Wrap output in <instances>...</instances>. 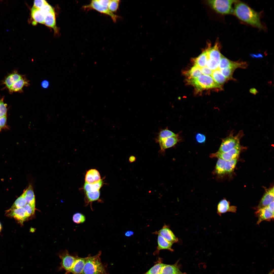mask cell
I'll return each mask as SVG.
<instances>
[{
	"mask_svg": "<svg viewBox=\"0 0 274 274\" xmlns=\"http://www.w3.org/2000/svg\"><path fill=\"white\" fill-rule=\"evenodd\" d=\"M237 161V158L226 161L225 165L226 173H230L233 171Z\"/></svg>",
	"mask_w": 274,
	"mask_h": 274,
	"instance_id": "32",
	"label": "cell"
},
{
	"mask_svg": "<svg viewBox=\"0 0 274 274\" xmlns=\"http://www.w3.org/2000/svg\"><path fill=\"white\" fill-rule=\"evenodd\" d=\"M44 24L55 30L57 29L55 14L54 10L45 14Z\"/></svg>",
	"mask_w": 274,
	"mask_h": 274,
	"instance_id": "25",
	"label": "cell"
},
{
	"mask_svg": "<svg viewBox=\"0 0 274 274\" xmlns=\"http://www.w3.org/2000/svg\"><path fill=\"white\" fill-rule=\"evenodd\" d=\"M29 217L34 214L35 212V207L27 204L24 207Z\"/></svg>",
	"mask_w": 274,
	"mask_h": 274,
	"instance_id": "39",
	"label": "cell"
},
{
	"mask_svg": "<svg viewBox=\"0 0 274 274\" xmlns=\"http://www.w3.org/2000/svg\"><path fill=\"white\" fill-rule=\"evenodd\" d=\"M102 181L101 179L99 182L93 184L88 183L85 182L83 187L85 192H95L99 191L103 185Z\"/></svg>",
	"mask_w": 274,
	"mask_h": 274,
	"instance_id": "27",
	"label": "cell"
},
{
	"mask_svg": "<svg viewBox=\"0 0 274 274\" xmlns=\"http://www.w3.org/2000/svg\"><path fill=\"white\" fill-rule=\"evenodd\" d=\"M6 213L7 215L14 218L21 224L29 217L24 207L10 208L6 211Z\"/></svg>",
	"mask_w": 274,
	"mask_h": 274,
	"instance_id": "8",
	"label": "cell"
},
{
	"mask_svg": "<svg viewBox=\"0 0 274 274\" xmlns=\"http://www.w3.org/2000/svg\"><path fill=\"white\" fill-rule=\"evenodd\" d=\"M85 179V182L91 184L98 183L101 179L99 172L94 169H91L87 171Z\"/></svg>",
	"mask_w": 274,
	"mask_h": 274,
	"instance_id": "14",
	"label": "cell"
},
{
	"mask_svg": "<svg viewBox=\"0 0 274 274\" xmlns=\"http://www.w3.org/2000/svg\"><path fill=\"white\" fill-rule=\"evenodd\" d=\"M207 47L199 56L194 59L195 65L199 68L205 66L209 59L208 45Z\"/></svg>",
	"mask_w": 274,
	"mask_h": 274,
	"instance_id": "20",
	"label": "cell"
},
{
	"mask_svg": "<svg viewBox=\"0 0 274 274\" xmlns=\"http://www.w3.org/2000/svg\"><path fill=\"white\" fill-rule=\"evenodd\" d=\"M223 75L228 80H234L233 75L235 69L231 67H227L219 69Z\"/></svg>",
	"mask_w": 274,
	"mask_h": 274,
	"instance_id": "34",
	"label": "cell"
},
{
	"mask_svg": "<svg viewBox=\"0 0 274 274\" xmlns=\"http://www.w3.org/2000/svg\"><path fill=\"white\" fill-rule=\"evenodd\" d=\"M226 161L220 158H219L216 164L215 171L217 174L219 175L225 174V165Z\"/></svg>",
	"mask_w": 274,
	"mask_h": 274,
	"instance_id": "30",
	"label": "cell"
},
{
	"mask_svg": "<svg viewBox=\"0 0 274 274\" xmlns=\"http://www.w3.org/2000/svg\"><path fill=\"white\" fill-rule=\"evenodd\" d=\"M160 274H186L180 270L177 262L174 264H164Z\"/></svg>",
	"mask_w": 274,
	"mask_h": 274,
	"instance_id": "18",
	"label": "cell"
},
{
	"mask_svg": "<svg viewBox=\"0 0 274 274\" xmlns=\"http://www.w3.org/2000/svg\"><path fill=\"white\" fill-rule=\"evenodd\" d=\"M136 160V157L133 156H130L129 158V161L131 163L134 162Z\"/></svg>",
	"mask_w": 274,
	"mask_h": 274,
	"instance_id": "48",
	"label": "cell"
},
{
	"mask_svg": "<svg viewBox=\"0 0 274 274\" xmlns=\"http://www.w3.org/2000/svg\"><path fill=\"white\" fill-rule=\"evenodd\" d=\"M72 219L73 222L77 224L83 223L86 219L85 215L80 213H77L74 214Z\"/></svg>",
	"mask_w": 274,
	"mask_h": 274,
	"instance_id": "35",
	"label": "cell"
},
{
	"mask_svg": "<svg viewBox=\"0 0 274 274\" xmlns=\"http://www.w3.org/2000/svg\"><path fill=\"white\" fill-rule=\"evenodd\" d=\"M27 204L26 201L22 194L17 199L11 208L14 209L24 207Z\"/></svg>",
	"mask_w": 274,
	"mask_h": 274,
	"instance_id": "33",
	"label": "cell"
},
{
	"mask_svg": "<svg viewBox=\"0 0 274 274\" xmlns=\"http://www.w3.org/2000/svg\"><path fill=\"white\" fill-rule=\"evenodd\" d=\"M31 16L35 22L44 24L45 15L41 9L33 6L31 10Z\"/></svg>",
	"mask_w": 274,
	"mask_h": 274,
	"instance_id": "22",
	"label": "cell"
},
{
	"mask_svg": "<svg viewBox=\"0 0 274 274\" xmlns=\"http://www.w3.org/2000/svg\"><path fill=\"white\" fill-rule=\"evenodd\" d=\"M238 1L232 0H209L207 3L213 10L223 14H233V9L232 4Z\"/></svg>",
	"mask_w": 274,
	"mask_h": 274,
	"instance_id": "5",
	"label": "cell"
},
{
	"mask_svg": "<svg viewBox=\"0 0 274 274\" xmlns=\"http://www.w3.org/2000/svg\"><path fill=\"white\" fill-rule=\"evenodd\" d=\"M120 3L119 0H110L108 5L110 11L113 13L116 12L118 8Z\"/></svg>",
	"mask_w": 274,
	"mask_h": 274,
	"instance_id": "36",
	"label": "cell"
},
{
	"mask_svg": "<svg viewBox=\"0 0 274 274\" xmlns=\"http://www.w3.org/2000/svg\"><path fill=\"white\" fill-rule=\"evenodd\" d=\"M109 1L108 0H93L89 4L83 6L82 8L84 10H94L108 16L115 23L119 16L109 10L108 5Z\"/></svg>",
	"mask_w": 274,
	"mask_h": 274,
	"instance_id": "3",
	"label": "cell"
},
{
	"mask_svg": "<svg viewBox=\"0 0 274 274\" xmlns=\"http://www.w3.org/2000/svg\"><path fill=\"white\" fill-rule=\"evenodd\" d=\"M211 76L214 81L221 87L228 80L223 75L219 69L214 71Z\"/></svg>",
	"mask_w": 274,
	"mask_h": 274,
	"instance_id": "26",
	"label": "cell"
},
{
	"mask_svg": "<svg viewBox=\"0 0 274 274\" xmlns=\"http://www.w3.org/2000/svg\"><path fill=\"white\" fill-rule=\"evenodd\" d=\"M40 9L45 15L54 10L52 7L47 3Z\"/></svg>",
	"mask_w": 274,
	"mask_h": 274,
	"instance_id": "41",
	"label": "cell"
},
{
	"mask_svg": "<svg viewBox=\"0 0 274 274\" xmlns=\"http://www.w3.org/2000/svg\"><path fill=\"white\" fill-rule=\"evenodd\" d=\"M241 150L240 145L226 152L222 153L216 152L211 155V158L216 157L227 161L232 159L237 158Z\"/></svg>",
	"mask_w": 274,
	"mask_h": 274,
	"instance_id": "9",
	"label": "cell"
},
{
	"mask_svg": "<svg viewBox=\"0 0 274 274\" xmlns=\"http://www.w3.org/2000/svg\"><path fill=\"white\" fill-rule=\"evenodd\" d=\"M61 260V268L65 270V274H68L73 267L77 257L70 255L68 251L65 250L59 254Z\"/></svg>",
	"mask_w": 274,
	"mask_h": 274,
	"instance_id": "6",
	"label": "cell"
},
{
	"mask_svg": "<svg viewBox=\"0 0 274 274\" xmlns=\"http://www.w3.org/2000/svg\"><path fill=\"white\" fill-rule=\"evenodd\" d=\"M252 90H253V91L251 90V91L252 93H254L255 92L256 90L255 89H252Z\"/></svg>",
	"mask_w": 274,
	"mask_h": 274,
	"instance_id": "50",
	"label": "cell"
},
{
	"mask_svg": "<svg viewBox=\"0 0 274 274\" xmlns=\"http://www.w3.org/2000/svg\"><path fill=\"white\" fill-rule=\"evenodd\" d=\"M177 137V135L167 129L161 130L159 132L156 141L171 137Z\"/></svg>",
	"mask_w": 274,
	"mask_h": 274,
	"instance_id": "31",
	"label": "cell"
},
{
	"mask_svg": "<svg viewBox=\"0 0 274 274\" xmlns=\"http://www.w3.org/2000/svg\"><path fill=\"white\" fill-rule=\"evenodd\" d=\"M1 128H0V131L1 130Z\"/></svg>",
	"mask_w": 274,
	"mask_h": 274,
	"instance_id": "52",
	"label": "cell"
},
{
	"mask_svg": "<svg viewBox=\"0 0 274 274\" xmlns=\"http://www.w3.org/2000/svg\"><path fill=\"white\" fill-rule=\"evenodd\" d=\"M85 258L77 257L70 273L73 274H82L85 263Z\"/></svg>",
	"mask_w": 274,
	"mask_h": 274,
	"instance_id": "21",
	"label": "cell"
},
{
	"mask_svg": "<svg viewBox=\"0 0 274 274\" xmlns=\"http://www.w3.org/2000/svg\"><path fill=\"white\" fill-rule=\"evenodd\" d=\"M29 82L24 76L21 78L14 83L8 89L9 93H12L15 92H22L23 88L29 85Z\"/></svg>",
	"mask_w": 274,
	"mask_h": 274,
	"instance_id": "16",
	"label": "cell"
},
{
	"mask_svg": "<svg viewBox=\"0 0 274 274\" xmlns=\"http://www.w3.org/2000/svg\"><path fill=\"white\" fill-rule=\"evenodd\" d=\"M101 252L93 256L86 257L84 267L82 274H108L101 262L100 256Z\"/></svg>",
	"mask_w": 274,
	"mask_h": 274,
	"instance_id": "2",
	"label": "cell"
},
{
	"mask_svg": "<svg viewBox=\"0 0 274 274\" xmlns=\"http://www.w3.org/2000/svg\"><path fill=\"white\" fill-rule=\"evenodd\" d=\"M240 139V136L238 135L229 136L223 140L217 152H226L239 145Z\"/></svg>",
	"mask_w": 274,
	"mask_h": 274,
	"instance_id": "7",
	"label": "cell"
},
{
	"mask_svg": "<svg viewBox=\"0 0 274 274\" xmlns=\"http://www.w3.org/2000/svg\"><path fill=\"white\" fill-rule=\"evenodd\" d=\"M177 137L172 136L157 141L159 143L160 152L162 153L165 150L174 146L178 142Z\"/></svg>",
	"mask_w": 274,
	"mask_h": 274,
	"instance_id": "13",
	"label": "cell"
},
{
	"mask_svg": "<svg viewBox=\"0 0 274 274\" xmlns=\"http://www.w3.org/2000/svg\"><path fill=\"white\" fill-rule=\"evenodd\" d=\"M255 213L258 217L257 223L259 225L264 220L270 221L274 218V214L269 210L267 206L258 209Z\"/></svg>",
	"mask_w": 274,
	"mask_h": 274,
	"instance_id": "10",
	"label": "cell"
},
{
	"mask_svg": "<svg viewBox=\"0 0 274 274\" xmlns=\"http://www.w3.org/2000/svg\"><path fill=\"white\" fill-rule=\"evenodd\" d=\"M186 74L189 77L188 79L197 78L202 75L199 68L195 65L192 67Z\"/></svg>",
	"mask_w": 274,
	"mask_h": 274,
	"instance_id": "29",
	"label": "cell"
},
{
	"mask_svg": "<svg viewBox=\"0 0 274 274\" xmlns=\"http://www.w3.org/2000/svg\"><path fill=\"white\" fill-rule=\"evenodd\" d=\"M155 234L159 235L168 242L173 244L178 241V239L169 228L168 226L164 225L162 228L158 231L154 233Z\"/></svg>",
	"mask_w": 274,
	"mask_h": 274,
	"instance_id": "11",
	"label": "cell"
},
{
	"mask_svg": "<svg viewBox=\"0 0 274 274\" xmlns=\"http://www.w3.org/2000/svg\"><path fill=\"white\" fill-rule=\"evenodd\" d=\"M196 138L197 142L199 143L204 142L206 140L205 136L201 134L198 133L197 134Z\"/></svg>",
	"mask_w": 274,
	"mask_h": 274,
	"instance_id": "43",
	"label": "cell"
},
{
	"mask_svg": "<svg viewBox=\"0 0 274 274\" xmlns=\"http://www.w3.org/2000/svg\"><path fill=\"white\" fill-rule=\"evenodd\" d=\"M41 84L42 88H46L48 87L49 83L48 81L46 80H44L42 82Z\"/></svg>",
	"mask_w": 274,
	"mask_h": 274,
	"instance_id": "45",
	"label": "cell"
},
{
	"mask_svg": "<svg viewBox=\"0 0 274 274\" xmlns=\"http://www.w3.org/2000/svg\"><path fill=\"white\" fill-rule=\"evenodd\" d=\"M23 76L20 74L17 71H14L6 76L3 81V83L8 89L14 83Z\"/></svg>",
	"mask_w": 274,
	"mask_h": 274,
	"instance_id": "15",
	"label": "cell"
},
{
	"mask_svg": "<svg viewBox=\"0 0 274 274\" xmlns=\"http://www.w3.org/2000/svg\"><path fill=\"white\" fill-rule=\"evenodd\" d=\"M162 259L159 258L156 263L148 271L143 274H160L163 265Z\"/></svg>",
	"mask_w": 274,
	"mask_h": 274,
	"instance_id": "28",
	"label": "cell"
},
{
	"mask_svg": "<svg viewBox=\"0 0 274 274\" xmlns=\"http://www.w3.org/2000/svg\"><path fill=\"white\" fill-rule=\"evenodd\" d=\"M1 229H2V226H1V223H0V231H1Z\"/></svg>",
	"mask_w": 274,
	"mask_h": 274,
	"instance_id": "51",
	"label": "cell"
},
{
	"mask_svg": "<svg viewBox=\"0 0 274 274\" xmlns=\"http://www.w3.org/2000/svg\"><path fill=\"white\" fill-rule=\"evenodd\" d=\"M85 206H87L90 204L91 209L92 210L91 206L92 203L93 202L99 200L100 191H99L95 192H85Z\"/></svg>",
	"mask_w": 274,
	"mask_h": 274,
	"instance_id": "23",
	"label": "cell"
},
{
	"mask_svg": "<svg viewBox=\"0 0 274 274\" xmlns=\"http://www.w3.org/2000/svg\"><path fill=\"white\" fill-rule=\"evenodd\" d=\"M273 187L269 189L262 198L257 209L267 206L271 202L274 201V190Z\"/></svg>",
	"mask_w": 274,
	"mask_h": 274,
	"instance_id": "17",
	"label": "cell"
},
{
	"mask_svg": "<svg viewBox=\"0 0 274 274\" xmlns=\"http://www.w3.org/2000/svg\"><path fill=\"white\" fill-rule=\"evenodd\" d=\"M274 272V270H273L270 271L268 274H273Z\"/></svg>",
	"mask_w": 274,
	"mask_h": 274,
	"instance_id": "49",
	"label": "cell"
},
{
	"mask_svg": "<svg viewBox=\"0 0 274 274\" xmlns=\"http://www.w3.org/2000/svg\"><path fill=\"white\" fill-rule=\"evenodd\" d=\"M26 199L27 203L35 207V196L32 186L29 185L22 194Z\"/></svg>",
	"mask_w": 274,
	"mask_h": 274,
	"instance_id": "24",
	"label": "cell"
},
{
	"mask_svg": "<svg viewBox=\"0 0 274 274\" xmlns=\"http://www.w3.org/2000/svg\"><path fill=\"white\" fill-rule=\"evenodd\" d=\"M47 2L44 0H36L34 1L33 6L41 9Z\"/></svg>",
	"mask_w": 274,
	"mask_h": 274,
	"instance_id": "40",
	"label": "cell"
},
{
	"mask_svg": "<svg viewBox=\"0 0 274 274\" xmlns=\"http://www.w3.org/2000/svg\"><path fill=\"white\" fill-rule=\"evenodd\" d=\"M1 98H0V100H1Z\"/></svg>",
	"mask_w": 274,
	"mask_h": 274,
	"instance_id": "53",
	"label": "cell"
},
{
	"mask_svg": "<svg viewBox=\"0 0 274 274\" xmlns=\"http://www.w3.org/2000/svg\"><path fill=\"white\" fill-rule=\"evenodd\" d=\"M219 63L216 61L209 58L206 65L207 66L212 70L218 69Z\"/></svg>",
	"mask_w": 274,
	"mask_h": 274,
	"instance_id": "37",
	"label": "cell"
},
{
	"mask_svg": "<svg viewBox=\"0 0 274 274\" xmlns=\"http://www.w3.org/2000/svg\"><path fill=\"white\" fill-rule=\"evenodd\" d=\"M7 117L6 116L0 117V128H4L6 124Z\"/></svg>",
	"mask_w": 274,
	"mask_h": 274,
	"instance_id": "44",
	"label": "cell"
},
{
	"mask_svg": "<svg viewBox=\"0 0 274 274\" xmlns=\"http://www.w3.org/2000/svg\"><path fill=\"white\" fill-rule=\"evenodd\" d=\"M233 14L244 22L259 28H263L259 14L243 2L238 1L235 3Z\"/></svg>",
	"mask_w": 274,
	"mask_h": 274,
	"instance_id": "1",
	"label": "cell"
},
{
	"mask_svg": "<svg viewBox=\"0 0 274 274\" xmlns=\"http://www.w3.org/2000/svg\"><path fill=\"white\" fill-rule=\"evenodd\" d=\"M7 105L4 101V97L1 98L0 101V117L6 116Z\"/></svg>",
	"mask_w": 274,
	"mask_h": 274,
	"instance_id": "38",
	"label": "cell"
},
{
	"mask_svg": "<svg viewBox=\"0 0 274 274\" xmlns=\"http://www.w3.org/2000/svg\"><path fill=\"white\" fill-rule=\"evenodd\" d=\"M158 246L156 250L154 252V255L158 254L160 250H168L173 251L172 248L173 244L168 242L161 236L158 235L157 238Z\"/></svg>",
	"mask_w": 274,
	"mask_h": 274,
	"instance_id": "19",
	"label": "cell"
},
{
	"mask_svg": "<svg viewBox=\"0 0 274 274\" xmlns=\"http://www.w3.org/2000/svg\"><path fill=\"white\" fill-rule=\"evenodd\" d=\"M237 207L234 206H230L229 202L225 199L221 200L217 206V213L220 216L222 214L227 212L235 213Z\"/></svg>",
	"mask_w": 274,
	"mask_h": 274,
	"instance_id": "12",
	"label": "cell"
},
{
	"mask_svg": "<svg viewBox=\"0 0 274 274\" xmlns=\"http://www.w3.org/2000/svg\"><path fill=\"white\" fill-rule=\"evenodd\" d=\"M199 68L202 74L205 75L210 76L211 75L213 72L212 70L210 69L207 66H205Z\"/></svg>",
	"mask_w": 274,
	"mask_h": 274,
	"instance_id": "42",
	"label": "cell"
},
{
	"mask_svg": "<svg viewBox=\"0 0 274 274\" xmlns=\"http://www.w3.org/2000/svg\"><path fill=\"white\" fill-rule=\"evenodd\" d=\"M187 81L193 85L198 91L212 88L221 89L222 88L210 76L202 75L197 78L188 79Z\"/></svg>",
	"mask_w": 274,
	"mask_h": 274,
	"instance_id": "4",
	"label": "cell"
},
{
	"mask_svg": "<svg viewBox=\"0 0 274 274\" xmlns=\"http://www.w3.org/2000/svg\"><path fill=\"white\" fill-rule=\"evenodd\" d=\"M267 207L270 211L274 214V201L271 202Z\"/></svg>",
	"mask_w": 274,
	"mask_h": 274,
	"instance_id": "46",
	"label": "cell"
},
{
	"mask_svg": "<svg viewBox=\"0 0 274 274\" xmlns=\"http://www.w3.org/2000/svg\"><path fill=\"white\" fill-rule=\"evenodd\" d=\"M134 234V232L131 231H128L126 232L125 235L127 237H130L132 235Z\"/></svg>",
	"mask_w": 274,
	"mask_h": 274,
	"instance_id": "47",
	"label": "cell"
}]
</instances>
